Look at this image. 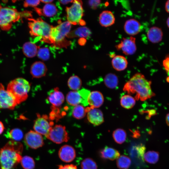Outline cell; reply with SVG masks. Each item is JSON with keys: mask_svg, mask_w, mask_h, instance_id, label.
Masks as SVG:
<instances>
[{"mask_svg": "<svg viewBox=\"0 0 169 169\" xmlns=\"http://www.w3.org/2000/svg\"><path fill=\"white\" fill-rule=\"evenodd\" d=\"M37 12L40 15H42L47 17L54 16L58 12V9L55 4L52 3L45 4L42 10L35 8Z\"/></svg>", "mask_w": 169, "mask_h": 169, "instance_id": "cb8c5ba5", "label": "cell"}, {"mask_svg": "<svg viewBox=\"0 0 169 169\" xmlns=\"http://www.w3.org/2000/svg\"><path fill=\"white\" fill-rule=\"evenodd\" d=\"M82 98L81 104L83 106H86L88 105V99L90 91L85 89H82L78 90Z\"/></svg>", "mask_w": 169, "mask_h": 169, "instance_id": "74e56055", "label": "cell"}, {"mask_svg": "<svg viewBox=\"0 0 169 169\" xmlns=\"http://www.w3.org/2000/svg\"><path fill=\"white\" fill-rule=\"evenodd\" d=\"M166 24L168 27L169 28V17L168 18L166 21Z\"/></svg>", "mask_w": 169, "mask_h": 169, "instance_id": "c3c4849f", "label": "cell"}, {"mask_svg": "<svg viewBox=\"0 0 169 169\" xmlns=\"http://www.w3.org/2000/svg\"><path fill=\"white\" fill-rule=\"evenodd\" d=\"M71 113L74 118L80 119L85 116L86 112L85 108L83 105H78L73 107Z\"/></svg>", "mask_w": 169, "mask_h": 169, "instance_id": "1f68e13d", "label": "cell"}, {"mask_svg": "<svg viewBox=\"0 0 169 169\" xmlns=\"http://www.w3.org/2000/svg\"><path fill=\"white\" fill-rule=\"evenodd\" d=\"M163 65L167 73L169 72V54L167 55L163 61Z\"/></svg>", "mask_w": 169, "mask_h": 169, "instance_id": "60d3db41", "label": "cell"}, {"mask_svg": "<svg viewBox=\"0 0 169 169\" xmlns=\"http://www.w3.org/2000/svg\"><path fill=\"white\" fill-rule=\"evenodd\" d=\"M37 116L34 123L33 129L39 134L46 136L53 126L54 123L47 115L41 116L38 114Z\"/></svg>", "mask_w": 169, "mask_h": 169, "instance_id": "9c48e42d", "label": "cell"}, {"mask_svg": "<svg viewBox=\"0 0 169 169\" xmlns=\"http://www.w3.org/2000/svg\"><path fill=\"white\" fill-rule=\"evenodd\" d=\"M104 82L105 85L108 88L114 89L116 88L118 84V79L115 74L109 73L105 76Z\"/></svg>", "mask_w": 169, "mask_h": 169, "instance_id": "4316f807", "label": "cell"}, {"mask_svg": "<svg viewBox=\"0 0 169 169\" xmlns=\"http://www.w3.org/2000/svg\"><path fill=\"white\" fill-rule=\"evenodd\" d=\"M30 89V84L27 80L18 78L11 81L6 90L14 97L18 105L27 100Z\"/></svg>", "mask_w": 169, "mask_h": 169, "instance_id": "3957f363", "label": "cell"}, {"mask_svg": "<svg viewBox=\"0 0 169 169\" xmlns=\"http://www.w3.org/2000/svg\"><path fill=\"white\" fill-rule=\"evenodd\" d=\"M91 33L90 30L86 27H80L70 32L67 37L69 38L75 37L87 38Z\"/></svg>", "mask_w": 169, "mask_h": 169, "instance_id": "d4e9b609", "label": "cell"}, {"mask_svg": "<svg viewBox=\"0 0 169 169\" xmlns=\"http://www.w3.org/2000/svg\"><path fill=\"white\" fill-rule=\"evenodd\" d=\"M165 8L166 12L169 13V0L166 2L165 4Z\"/></svg>", "mask_w": 169, "mask_h": 169, "instance_id": "f6af8a7d", "label": "cell"}, {"mask_svg": "<svg viewBox=\"0 0 169 169\" xmlns=\"http://www.w3.org/2000/svg\"><path fill=\"white\" fill-rule=\"evenodd\" d=\"M23 131L18 128H14L8 132L6 136L13 141H17L21 140L23 137Z\"/></svg>", "mask_w": 169, "mask_h": 169, "instance_id": "836d02e7", "label": "cell"}, {"mask_svg": "<svg viewBox=\"0 0 169 169\" xmlns=\"http://www.w3.org/2000/svg\"><path fill=\"white\" fill-rule=\"evenodd\" d=\"M4 130V127L3 123L0 121V135L3 132Z\"/></svg>", "mask_w": 169, "mask_h": 169, "instance_id": "ee69618b", "label": "cell"}, {"mask_svg": "<svg viewBox=\"0 0 169 169\" xmlns=\"http://www.w3.org/2000/svg\"><path fill=\"white\" fill-rule=\"evenodd\" d=\"M73 4L66 8L67 21L71 24L76 25L80 23L83 15V3L81 0H74Z\"/></svg>", "mask_w": 169, "mask_h": 169, "instance_id": "8992f818", "label": "cell"}, {"mask_svg": "<svg viewBox=\"0 0 169 169\" xmlns=\"http://www.w3.org/2000/svg\"><path fill=\"white\" fill-rule=\"evenodd\" d=\"M59 1L62 4L65 5L70 3H73L74 0H59Z\"/></svg>", "mask_w": 169, "mask_h": 169, "instance_id": "7bdbcfd3", "label": "cell"}, {"mask_svg": "<svg viewBox=\"0 0 169 169\" xmlns=\"http://www.w3.org/2000/svg\"><path fill=\"white\" fill-rule=\"evenodd\" d=\"M39 47L35 43L28 42L24 43L22 47V51L25 56L32 58L37 55Z\"/></svg>", "mask_w": 169, "mask_h": 169, "instance_id": "603a6c76", "label": "cell"}, {"mask_svg": "<svg viewBox=\"0 0 169 169\" xmlns=\"http://www.w3.org/2000/svg\"><path fill=\"white\" fill-rule=\"evenodd\" d=\"M68 85L71 90L73 91H77L80 88L82 85V81L78 76L73 75L68 79Z\"/></svg>", "mask_w": 169, "mask_h": 169, "instance_id": "4dcf8cb0", "label": "cell"}, {"mask_svg": "<svg viewBox=\"0 0 169 169\" xmlns=\"http://www.w3.org/2000/svg\"><path fill=\"white\" fill-rule=\"evenodd\" d=\"M22 144L18 141H8L0 151V169H14L20 162Z\"/></svg>", "mask_w": 169, "mask_h": 169, "instance_id": "7a4b0ae2", "label": "cell"}, {"mask_svg": "<svg viewBox=\"0 0 169 169\" xmlns=\"http://www.w3.org/2000/svg\"><path fill=\"white\" fill-rule=\"evenodd\" d=\"M124 28L126 33L132 36L138 34L140 32L141 26L138 21L131 18L126 21Z\"/></svg>", "mask_w": 169, "mask_h": 169, "instance_id": "2e32d148", "label": "cell"}, {"mask_svg": "<svg viewBox=\"0 0 169 169\" xmlns=\"http://www.w3.org/2000/svg\"><path fill=\"white\" fill-rule=\"evenodd\" d=\"M24 141L28 147L33 149L41 147L44 145V139L42 135L32 130L26 134Z\"/></svg>", "mask_w": 169, "mask_h": 169, "instance_id": "8fae6325", "label": "cell"}, {"mask_svg": "<svg viewBox=\"0 0 169 169\" xmlns=\"http://www.w3.org/2000/svg\"><path fill=\"white\" fill-rule=\"evenodd\" d=\"M21 165L24 169H33L35 163L33 159L28 156H25L22 157L20 161Z\"/></svg>", "mask_w": 169, "mask_h": 169, "instance_id": "e575fe53", "label": "cell"}, {"mask_svg": "<svg viewBox=\"0 0 169 169\" xmlns=\"http://www.w3.org/2000/svg\"><path fill=\"white\" fill-rule=\"evenodd\" d=\"M99 20V23L102 26L107 27L111 26L115 23V18L111 11L105 10L100 13Z\"/></svg>", "mask_w": 169, "mask_h": 169, "instance_id": "d6986e66", "label": "cell"}, {"mask_svg": "<svg viewBox=\"0 0 169 169\" xmlns=\"http://www.w3.org/2000/svg\"><path fill=\"white\" fill-rule=\"evenodd\" d=\"M45 136L47 139L57 144L67 142L69 139L65 127L60 125L52 127Z\"/></svg>", "mask_w": 169, "mask_h": 169, "instance_id": "ba28073f", "label": "cell"}, {"mask_svg": "<svg viewBox=\"0 0 169 169\" xmlns=\"http://www.w3.org/2000/svg\"><path fill=\"white\" fill-rule=\"evenodd\" d=\"M22 16V13L15 8L3 6L0 4V28L8 31L13 24L18 21Z\"/></svg>", "mask_w": 169, "mask_h": 169, "instance_id": "5b68a950", "label": "cell"}, {"mask_svg": "<svg viewBox=\"0 0 169 169\" xmlns=\"http://www.w3.org/2000/svg\"><path fill=\"white\" fill-rule=\"evenodd\" d=\"M104 97L102 94L98 91H93L90 92L88 99V104L94 108H98L103 104Z\"/></svg>", "mask_w": 169, "mask_h": 169, "instance_id": "ac0fdd59", "label": "cell"}, {"mask_svg": "<svg viewBox=\"0 0 169 169\" xmlns=\"http://www.w3.org/2000/svg\"><path fill=\"white\" fill-rule=\"evenodd\" d=\"M64 97L58 88H55L48 92L46 101L52 105V107H57L60 106L64 102Z\"/></svg>", "mask_w": 169, "mask_h": 169, "instance_id": "5bb4252c", "label": "cell"}, {"mask_svg": "<svg viewBox=\"0 0 169 169\" xmlns=\"http://www.w3.org/2000/svg\"><path fill=\"white\" fill-rule=\"evenodd\" d=\"M112 136L116 143L121 144L124 143L126 140V133L123 129L117 128L113 131Z\"/></svg>", "mask_w": 169, "mask_h": 169, "instance_id": "f1b7e54d", "label": "cell"}, {"mask_svg": "<svg viewBox=\"0 0 169 169\" xmlns=\"http://www.w3.org/2000/svg\"><path fill=\"white\" fill-rule=\"evenodd\" d=\"M115 47L117 50H121L125 55H132L136 50V38L132 36L129 38H123L120 43Z\"/></svg>", "mask_w": 169, "mask_h": 169, "instance_id": "7c38bea8", "label": "cell"}, {"mask_svg": "<svg viewBox=\"0 0 169 169\" xmlns=\"http://www.w3.org/2000/svg\"><path fill=\"white\" fill-rule=\"evenodd\" d=\"M47 69L45 64L42 62L37 61L31 65L30 73L33 78H39L45 76Z\"/></svg>", "mask_w": 169, "mask_h": 169, "instance_id": "e0dca14e", "label": "cell"}, {"mask_svg": "<svg viewBox=\"0 0 169 169\" xmlns=\"http://www.w3.org/2000/svg\"><path fill=\"white\" fill-rule=\"evenodd\" d=\"M166 120L167 124L169 126V113L166 115Z\"/></svg>", "mask_w": 169, "mask_h": 169, "instance_id": "7dc6e473", "label": "cell"}, {"mask_svg": "<svg viewBox=\"0 0 169 169\" xmlns=\"http://www.w3.org/2000/svg\"><path fill=\"white\" fill-rule=\"evenodd\" d=\"M136 103V100L135 98L128 94L123 95L120 99L121 105L126 109L132 108L135 105Z\"/></svg>", "mask_w": 169, "mask_h": 169, "instance_id": "83f0119b", "label": "cell"}, {"mask_svg": "<svg viewBox=\"0 0 169 169\" xmlns=\"http://www.w3.org/2000/svg\"><path fill=\"white\" fill-rule=\"evenodd\" d=\"M58 169H78L76 166L73 164H67L64 165H59Z\"/></svg>", "mask_w": 169, "mask_h": 169, "instance_id": "b9f144b4", "label": "cell"}, {"mask_svg": "<svg viewBox=\"0 0 169 169\" xmlns=\"http://www.w3.org/2000/svg\"><path fill=\"white\" fill-rule=\"evenodd\" d=\"M151 83L143 74L138 72L126 83L123 90L128 95H134L136 100L143 101L155 95L152 90Z\"/></svg>", "mask_w": 169, "mask_h": 169, "instance_id": "6da1fadb", "label": "cell"}, {"mask_svg": "<svg viewBox=\"0 0 169 169\" xmlns=\"http://www.w3.org/2000/svg\"><path fill=\"white\" fill-rule=\"evenodd\" d=\"M66 100L67 103L72 106H75L81 103L82 98L78 91H71L67 95Z\"/></svg>", "mask_w": 169, "mask_h": 169, "instance_id": "484cf974", "label": "cell"}, {"mask_svg": "<svg viewBox=\"0 0 169 169\" xmlns=\"http://www.w3.org/2000/svg\"><path fill=\"white\" fill-rule=\"evenodd\" d=\"M100 2V1L98 0H90L88 1V4L90 8L93 9H95L99 6Z\"/></svg>", "mask_w": 169, "mask_h": 169, "instance_id": "ab89813d", "label": "cell"}, {"mask_svg": "<svg viewBox=\"0 0 169 169\" xmlns=\"http://www.w3.org/2000/svg\"><path fill=\"white\" fill-rule=\"evenodd\" d=\"M28 19L30 35L33 37L40 38L43 41L51 43L50 34L53 26L40 18L37 19L28 18Z\"/></svg>", "mask_w": 169, "mask_h": 169, "instance_id": "277c9868", "label": "cell"}, {"mask_svg": "<svg viewBox=\"0 0 169 169\" xmlns=\"http://www.w3.org/2000/svg\"><path fill=\"white\" fill-rule=\"evenodd\" d=\"M111 64L113 68L117 71H122L127 67L128 62L126 58L123 56L117 55L112 59Z\"/></svg>", "mask_w": 169, "mask_h": 169, "instance_id": "7402d4cb", "label": "cell"}, {"mask_svg": "<svg viewBox=\"0 0 169 169\" xmlns=\"http://www.w3.org/2000/svg\"><path fill=\"white\" fill-rule=\"evenodd\" d=\"M71 24L68 21L61 23L52 28L50 34L51 43H59L63 41L70 32Z\"/></svg>", "mask_w": 169, "mask_h": 169, "instance_id": "52a82bcc", "label": "cell"}, {"mask_svg": "<svg viewBox=\"0 0 169 169\" xmlns=\"http://www.w3.org/2000/svg\"></svg>", "mask_w": 169, "mask_h": 169, "instance_id": "681fc988", "label": "cell"}, {"mask_svg": "<svg viewBox=\"0 0 169 169\" xmlns=\"http://www.w3.org/2000/svg\"><path fill=\"white\" fill-rule=\"evenodd\" d=\"M58 155L61 160L68 163L71 162L74 160L76 154L74 149L72 146L65 145L59 149Z\"/></svg>", "mask_w": 169, "mask_h": 169, "instance_id": "9a60e30c", "label": "cell"}, {"mask_svg": "<svg viewBox=\"0 0 169 169\" xmlns=\"http://www.w3.org/2000/svg\"><path fill=\"white\" fill-rule=\"evenodd\" d=\"M40 2L46 4H48L49 3H51L54 0H40Z\"/></svg>", "mask_w": 169, "mask_h": 169, "instance_id": "bcb514c9", "label": "cell"}, {"mask_svg": "<svg viewBox=\"0 0 169 169\" xmlns=\"http://www.w3.org/2000/svg\"><path fill=\"white\" fill-rule=\"evenodd\" d=\"M88 121L95 126H98L104 121L103 113L100 109L90 106L85 108Z\"/></svg>", "mask_w": 169, "mask_h": 169, "instance_id": "4fadbf2b", "label": "cell"}, {"mask_svg": "<svg viewBox=\"0 0 169 169\" xmlns=\"http://www.w3.org/2000/svg\"><path fill=\"white\" fill-rule=\"evenodd\" d=\"M40 2V0H25L23 2V6L25 8L35 7L38 6Z\"/></svg>", "mask_w": 169, "mask_h": 169, "instance_id": "f35d334b", "label": "cell"}, {"mask_svg": "<svg viewBox=\"0 0 169 169\" xmlns=\"http://www.w3.org/2000/svg\"><path fill=\"white\" fill-rule=\"evenodd\" d=\"M163 35L161 29L156 26L150 28L147 33L148 39L150 41L153 43H157L161 41Z\"/></svg>", "mask_w": 169, "mask_h": 169, "instance_id": "ffe728a7", "label": "cell"}, {"mask_svg": "<svg viewBox=\"0 0 169 169\" xmlns=\"http://www.w3.org/2000/svg\"><path fill=\"white\" fill-rule=\"evenodd\" d=\"M18 105L11 94L0 83V109L12 110Z\"/></svg>", "mask_w": 169, "mask_h": 169, "instance_id": "30bf717a", "label": "cell"}, {"mask_svg": "<svg viewBox=\"0 0 169 169\" xmlns=\"http://www.w3.org/2000/svg\"><path fill=\"white\" fill-rule=\"evenodd\" d=\"M143 158L147 162L155 164L159 160V153L155 151H148L144 154Z\"/></svg>", "mask_w": 169, "mask_h": 169, "instance_id": "d6a6232c", "label": "cell"}, {"mask_svg": "<svg viewBox=\"0 0 169 169\" xmlns=\"http://www.w3.org/2000/svg\"><path fill=\"white\" fill-rule=\"evenodd\" d=\"M116 160L117 166L120 169H127L131 164L130 158L125 155H120Z\"/></svg>", "mask_w": 169, "mask_h": 169, "instance_id": "f546056e", "label": "cell"}, {"mask_svg": "<svg viewBox=\"0 0 169 169\" xmlns=\"http://www.w3.org/2000/svg\"><path fill=\"white\" fill-rule=\"evenodd\" d=\"M82 169H97L96 162L90 158H87L83 160L80 164Z\"/></svg>", "mask_w": 169, "mask_h": 169, "instance_id": "d590c367", "label": "cell"}, {"mask_svg": "<svg viewBox=\"0 0 169 169\" xmlns=\"http://www.w3.org/2000/svg\"><path fill=\"white\" fill-rule=\"evenodd\" d=\"M100 156L103 159L113 161L116 160L120 156L119 151L116 149L105 146L100 151Z\"/></svg>", "mask_w": 169, "mask_h": 169, "instance_id": "44dd1931", "label": "cell"}, {"mask_svg": "<svg viewBox=\"0 0 169 169\" xmlns=\"http://www.w3.org/2000/svg\"><path fill=\"white\" fill-rule=\"evenodd\" d=\"M37 55L40 59L43 61L47 60L50 56L49 49L47 47L39 48Z\"/></svg>", "mask_w": 169, "mask_h": 169, "instance_id": "8d00e7d4", "label": "cell"}]
</instances>
